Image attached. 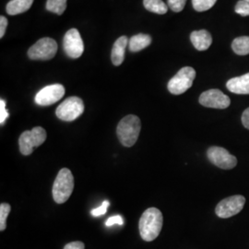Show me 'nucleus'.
<instances>
[{
    "instance_id": "obj_1",
    "label": "nucleus",
    "mask_w": 249,
    "mask_h": 249,
    "mask_svg": "<svg viewBox=\"0 0 249 249\" xmlns=\"http://www.w3.org/2000/svg\"><path fill=\"white\" fill-rule=\"evenodd\" d=\"M162 214L156 208H149L143 213L140 223V233L143 240L151 242L155 240L160 234L162 228Z\"/></svg>"
},
{
    "instance_id": "obj_2",
    "label": "nucleus",
    "mask_w": 249,
    "mask_h": 249,
    "mask_svg": "<svg viewBox=\"0 0 249 249\" xmlns=\"http://www.w3.org/2000/svg\"><path fill=\"white\" fill-rule=\"evenodd\" d=\"M141 128L142 122L138 116L134 115L124 116L116 128L119 142L124 147H132L139 139Z\"/></svg>"
},
{
    "instance_id": "obj_3",
    "label": "nucleus",
    "mask_w": 249,
    "mask_h": 249,
    "mask_svg": "<svg viewBox=\"0 0 249 249\" xmlns=\"http://www.w3.org/2000/svg\"><path fill=\"white\" fill-rule=\"evenodd\" d=\"M74 189V178L71 171L63 168L59 171L57 177L53 182V200L58 203H65L71 196Z\"/></svg>"
},
{
    "instance_id": "obj_4",
    "label": "nucleus",
    "mask_w": 249,
    "mask_h": 249,
    "mask_svg": "<svg viewBox=\"0 0 249 249\" xmlns=\"http://www.w3.org/2000/svg\"><path fill=\"white\" fill-rule=\"evenodd\" d=\"M46 140V131L41 126H36L32 130H26L20 135L18 140L19 151L23 155H30L34 149L41 146Z\"/></svg>"
},
{
    "instance_id": "obj_5",
    "label": "nucleus",
    "mask_w": 249,
    "mask_h": 249,
    "mask_svg": "<svg viewBox=\"0 0 249 249\" xmlns=\"http://www.w3.org/2000/svg\"><path fill=\"white\" fill-rule=\"evenodd\" d=\"M196 78V71L191 67H185L181 69L168 82L167 88L172 94L179 95L186 92L191 88L193 81Z\"/></svg>"
},
{
    "instance_id": "obj_6",
    "label": "nucleus",
    "mask_w": 249,
    "mask_h": 249,
    "mask_svg": "<svg viewBox=\"0 0 249 249\" xmlns=\"http://www.w3.org/2000/svg\"><path fill=\"white\" fill-rule=\"evenodd\" d=\"M57 52L56 42L49 37L40 39L33 45L29 51L28 56L32 60H50Z\"/></svg>"
},
{
    "instance_id": "obj_7",
    "label": "nucleus",
    "mask_w": 249,
    "mask_h": 249,
    "mask_svg": "<svg viewBox=\"0 0 249 249\" xmlns=\"http://www.w3.org/2000/svg\"><path fill=\"white\" fill-rule=\"evenodd\" d=\"M84 112L83 101L79 97L72 96L66 99L61 105L56 108L55 115L63 121H74L80 117Z\"/></svg>"
},
{
    "instance_id": "obj_8",
    "label": "nucleus",
    "mask_w": 249,
    "mask_h": 249,
    "mask_svg": "<svg viewBox=\"0 0 249 249\" xmlns=\"http://www.w3.org/2000/svg\"><path fill=\"white\" fill-rule=\"evenodd\" d=\"M246 203V197L236 195L224 198L219 204L217 205L215 209V213L218 217L220 218H230L231 216H234L239 213L243 210Z\"/></svg>"
},
{
    "instance_id": "obj_9",
    "label": "nucleus",
    "mask_w": 249,
    "mask_h": 249,
    "mask_svg": "<svg viewBox=\"0 0 249 249\" xmlns=\"http://www.w3.org/2000/svg\"><path fill=\"white\" fill-rule=\"evenodd\" d=\"M207 155L209 160L221 169H232L237 164L235 156L231 155L229 151L222 147H211L207 151Z\"/></svg>"
},
{
    "instance_id": "obj_10",
    "label": "nucleus",
    "mask_w": 249,
    "mask_h": 249,
    "mask_svg": "<svg viewBox=\"0 0 249 249\" xmlns=\"http://www.w3.org/2000/svg\"><path fill=\"white\" fill-rule=\"evenodd\" d=\"M65 53L71 58H79L84 51V45L80 32L77 29H71L63 39Z\"/></svg>"
},
{
    "instance_id": "obj_11",
    "label": "nucleus",
    "mask_w": 249,
    "mask_h": 249,
    "mask_svg": "<svg viewBox=\"0 0 249 249\" xmlns=\"http://www.w3.org/2000/svg\"><path fill=\"white\" fill-rule=\"evenodd\" d=\"M199 104L205 107L226 109L230 107L231 100L220 89H212L204 91L199 97Z\"/></svg>"
},
{
    "instance_id": "obj_12",
    "label": "nucleus",
    "mask_w": 249,
    "mask_h": 249,
    "mask_svg": "<svg viewBox=\"0 0 249 249\" xmlns=\"http://www.w3.org/2000/svg\"><path fill=\"white\" fill-rule=\"evenodd\" d=\"M64 94H65V88L63 85L53 84V85L46 86L40 91H38V93L36 95L35 101L38 106H42V107L52 106L54 103L62 99Z\"/></svg>"
},
{
    "instance_id": "obj_13",
    "label": "nucleus",
    "mask_w": 249,
    "mask_h": 249,
    "mask_svg": "<svg viewBox=\"0 0 249 249\" xmlns=\"http://www.w3.org/2000/svg\"><path fill=\"white\" fill-rule=\"evenodd\" d=\"M191 43L198 51L207 50L213 44V37L206 30L195 31L190 35Z\"/></svg>"
},
{
    "instance_id": "obj_14",
    "label": "nucleus",
    "mask_w": 249,
    "mask_h": 249,
    "mask_svg": "<svg viewBox=\"0 0 249 249\" xmlns=\"http://www.w3.org/2000/svg\"><path fill=\"white\" fill-rule=\"evenodd\" d=\"M226 87L235 94H249V73L228 80Z\"/></svg>"
},
{
    "instance_id": "obj_15",
    "label": "nucleus",
    "mask_w": 249,
    "mask_h": 249,
    "mask_svg": "<svg viewBox=\"0 0 249 249\" xmlns=\"http://www.w3.org/2000/svg\"><path fill=\"white\" fill-rule=\"evenodd\" d=\"M128 42L129 41L126 36H121L114 44L111 59H112V63L116 67L120 66L122 63L124 62L125 47L128 45Z\"/></svg>"
},
{
    "instance_id": "obj_16",
    "label": "nucleus",
    "mask_w": 249,
    "mask_h": 249,
    "mask_svg": "<svg viewBox=\"0 0 249 249\" xmlns=\"http://www.w3.org/2000/svg\"><path fill=\"white\" fill-rule=\"evenodd\" d=\"M34 0H11L8 3L6 10L7 13L11 16L18 15L31 9Z\"/></svg>"
},
{
    "instance_id": "obj_17",
    "label": "nucleus",
    "mask_w": 249,
    "mask_h": 249,
    "mask_svg": "<svg viewBox=\"0 0 249 249\" xmlns=\"http://www.w3.org/2000/svg\"><path fill=\"white\" fill-rule=\"evenodd\" d=\"M151 44V36L144 35V34H139L137 36H132L128 42L129 50L133 53L142 51L144 48L148 47Z\"/></svg>"
},
{
    "instance_id": "obj_18",
    "label": "nucleus",
    "mask_w": 249,
    "mask_h": 249,
    "mask_svg": "<svg viewBox=\"0 0 249 249\" xmlns=\"http://www.w3.org/2000/svg\"><path fill=\"white\" fill-rule=\"evenodd\" d=\"M145 9L152 13L163 15L167 12L168 7L162 0H143Z\"/></svg>"
},
{
    "instance_id": "obj_19",
    "label": "nucleus",
    "mask_w": 249,
    "mask_h": 249,
    "mask_svg": "<svg viewBox=\"0 0 249 249\" xmlns=\"http://www.w3.org/2000/svg\"><path fill=\"white\" fill-rule=\"evenodd\" d=\"M233 52L239 55H247L249 53V36H241L233 40L231 44Z\"/></svg>"
},
{
    "instance_id": "obj_20",
    "label": "nucleus",
    "mask_w": 249,
    "mask_h": 249,
    "mask_svg": "<svg viewBox=\"0 0 249 249\" xmlns=\"http://www.w3.org/2000/svg\"><path fill=\"white\" fill-rule=\"evenodd\" d=\"M67 9V0H47L46 9L57 15H62Z\"/></svg>"
},
{
    "instance_id": "obj_21",
    "label": "nucleus",
    "mask_w": 249,
    "mask_h": 249,
    "mask_svg": "<svg viewBox=\"0 0 249 249\" xmlns=\"http://www.w3.org/2000/svg\"><path fill=\"white\" fill-rule=\"evenodd\" d=\"M216 2L217 0H192L193 8L198 12H202L212 9Z\"/></svg>"
},
{
    "instance_id": "obj_22",
    "label": "nucleus",
    "mask_w": 249,
    "mask_h": 249,
    "mask_svg": "<svg viewBox=\"0 0 249 249\" xmlns=\"http://www.w3.org/2000/svg\"><path fill=\"white\" fill-rule=\"evenodd\" d=\"M11 210L10 205L8 203H1L0 205V231H4L7 227V218Z\"/></svg>"
},
{
    "instance_id": "obj_23",
    "label": "nucleus",
    "mask_w": 249,
    "mask_h": 249,
    "mask_svg": "<svg viewBox=\"0 0 249 249\" xmlns=\"http://www.w3.org/2000/svg\"><path fill=\"white\" fill-rule=\"evenodd\" d=\"M234 11L241 16H249V3L244 0H240L237 2Z\"/></svg>"
},
{
    "instance_id": "obj_24",
    "label": "nucleus",
    "mask_w": 249,
    "mask_h": 249,
    "mask_svg": "<svg viewBox=\"0 0 249 249\" xmlns=\"http://www.w3.org/2000/svg\"><path fill=\"white\" fill-rule=\"evenodd\" d=\"M186 3L187 0H167L168 7L174 12H181L185 8Z\"/></svg>"
},
{
    "instance_id": "obj_25",
    "label": "nucleus",
    "mask_w": 249,
    "mask_h": 249,
    "mask_svg": "<svg viewBox=\"0 0 249 249\" xmlns=\"http://www.w3.org/2000/svg\"><path fill=\"white\" fill-rule=\"evenodd\" d=\"M109 207V201L105 200L103 202V204L101 205L98 208L94 209L91 211V215L94 216V217H98V216H102L104 214L107 213V209Z\"/></svg>"
},
{
    "instance_id": "obj_26",
    "label": "nucleus",
    "mask_w": 249,
    "mask_h": 249,
    "mask_svg": "<svg viewBox=\"0 0 249 249\" xmlns=\"http://www.w3.org/2000/svg\"><path fill=\"white\" fill-rule=\"evenodd\" d=\"M9 117V112L6 109V102L1 99L0 101V123L4 124L6 119Z\"/></svg>"
},
{
    "instance_id": "obj_27",
    "label": "nucleus",
    "mask_w": 249,
    "mask_h": 249,
    "mask_svg": "<svg viewBox=\"0 0 249 249\" xmlns=\"http://www.w3.org/2000/svg\"><path fill=\"white\" fill-rule=\"evenodd\" d=\"M123 223H124L123 218H122L120 215H116V216L110 217V218L107 220L106 224H107V226L110 227V226H112V225H114V224L123 225Z\"/></svg>"
},
{
    "instance_id": "obj_28",
    "label": "nucleus",
    "mask_w": 249,
    "mask_h": 249,
    "mask_svg": "<svg viewBox=\"0 0 249 249\" xmlns=\"http://www.w3.org/2000/svg\"><path fill=\"white\" fill-rule=\"evenodd\" d=\"M8 26V18L4 16L0 17V38H3Z\"/></svg>"
},
{
    "instance_id": "obj_29",
    "label": "nucleus",
    "mask_w": 249,
    "mask_h": 249,
    "mask_svg": "<svg viewBox=\"0 0 249 249\" xmlns=\"http://www.w3.org/2000/svg\"><path fill=\"white\" fill-rule=\"evenodd\" d=\"M85 249V246L82 242L80 241H77V242H71L68 245H66V247L64 248V249Z\"/></svg>"
},
{
    "instance_id": "obj_30",
    "label": "nucleus",
    "mask_w": 249,
    "mask_h": 249,
    "mask_svg": "<svg viewBox=\"0 0 249 249\" xmlns=\"http://www.w3.org/2000/svg\"><path fill=\"white\" fill-rule=\"evenodd\" d=\"M242 123L246 128L249 129V108L246 109L242 116Z\"/></svg>"
},
{
    "instance_id": "obj_31",
    "label": "nucleus",
    "mask_w": 249,
    "mask_h": 249,
    "mask_svg": "<svg viewBox=\"0 0 249 249\" xmlns=\"http://www.w3.org/2000/svg\"><path fill=\"white\" fill-rule=\"evenodd\" d=\"M244 1H246V2H249V0H244Z\"/></svg>"
}]
</instances>
